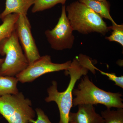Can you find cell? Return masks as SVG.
<instances>
[{
    "mask_svg": "<svg viewBox=\"0 0 123 123\" xmlns=\"http://www.w3.org/2000/svg\"><path fill=\"white\" fill-rule=\"evenodd\" d=\"M95 68L93 61L86 55L80 54L74 59L69 68L66 70V74L70 76L69 83L66 90L60 92L57 90L56 81H53L47 89L48 97L45 100L47 102H55L59 111V123H69V116L73 106V91L77 81L81 77L87 75L89 70L95 74Z\"/></svg>",
    "mask_w": 123,
    "mask_h": 123,
    "instance_id": "6da1fadb",
    "label": "cell"
},
{
    "mask_svg": "<svg viewBox=\"0 0 123 123\" xmlns=\"http://www.w3.org/2000/svg\"><path fill=\"white\" fill-rule=\"evenodd\" d=\"M77 88L74 89L73 106L81 104L104 105L107 108H123V94L105 91L95 85L86 75L82 76Z\"/></svg>",
    "mask_w": 123,
    "mask_h": 123,
    "instance_id": "7a4b0ae2",
    "label": "cell"
},
{
    "mask_svg": "<svg viewBox=\"0 0 123 123\" xmlns=\"http://www.w3.org/2000/svg\"><path fill=\"white\" fill-rule=\"evenodd\" d=\"M66 10L74 31L83 34L96 32L105 35L111 30L102 18L84 3L72 2L66 7Z\"/></svg>",
    "mask_w": 123,
    "mask_h": 123,
    "instance_id": "3957f363",
    "label": "cell"
},
{
    "mask_svg": "<svg viewBox=\"0 0 123 123\" xmlns=\"http://www.w3.org/2000/svg\"><path fill=\"white\" fill-rule=\"evenodd\" d=\"M15 30L0 43V55L6 56L0 69V76H15L29 65Z\"/></svg>",
    "mask_w": 123,
    "mask_h": 123,
    "instance_id": "277c9868",
    "label": "cell"
},
{
    "mask_svg": "<svg viewBox=\"0 0 123 123\" xmlns=\"http://www.w3.org/2000/svg\"><path fill=\"white\" fill-rule=\"evenodd\" d=\"M31 106L22 92L0 97V114L9 123H31L35 116Z\"/></svg>",
    "mask_w": 123,
    "mask_h": 123,
    "instance_id": "5b68a950",
    "label": "cell"
},
{
    "mask_svg": "<svg viewBox=\"0 0 123 123\" xmlns=\"http://www.w3.org/2000/svg\"><path fill=\"white\" fill-rule=\"evenodd\" d=\"M73 30L66 13V6L63 5L61 15L54 29L45 31L46 38L51 47L56 50L71 49L75 40Z\"/></svg>",
    "mask_w": 123,
    "mask_h": 123,
    "instance_id": "8992f818",
    "label": "cell"
},
{
    "mask_svg": "<svg viewBox=\"0 0 123 123\" xmlns=\"http://www.w3.org/2000/svg\"><path fill=\"white\" fill-rule=\"evenodd\" d=\"M71 62V61H68L63 63H55L52 62L50 55H45L29 64L26 68L15 77L21 83L31 82L48 73L67 70Z\"/></svg>",
    "mask_w": 123,
    "mask_h": 123,
    "instance_id": "52a82bcc",
    "label": "cell"
},
{
    "mask_svg": "<svg viewBox=\"0 0 123 123\" xmlns=\"http://www.w3.org/2000/svg\"><path fill=\"white\" fill-rule=\"evenodd\" d=\"M15 31L29 64L39 58L41 56L32 36L30 23L27 15H19Z\"/></svg>",
    "mask_w": 123,
    "mask_h": 123,
    "instance_id": "ba28073f",
    "label": "cell"
},
{
    "mask_svg": "<svg viewBox=\"0 0 123 123\" xmlns=\"http://www.w3.org/2000/svg\"><path fill=\"white\" fill-rule=\"evenodd\" d=\"M76 112H70L69 123H104L101 116L95 111L93 105L81 104L78 105Z\"/></svg>",
    "mask_w": 123,
    "mask_h": 123,
    "instance_id": "9c48e42d",
    "label": "cell"
},
{
    "mask_svg": "<svg viewBox=\"0 0 123 123\" xmlns=\"http://www.w3.org/2000/svg\"><path fill=\"white\" fill-rule=\"evenodd\" d=\"M35 0H6L5 8L0 14L3 20L7 15L12 13L27 15L30 7L34 4Z\"/></svg>",
    "mask_w": 123,
    "mask_h": 123,
    "instance_id": "30bf717a",
    "label": "cell"
},
{
    "mask_svg": "<svg viewBox=\"0 0 123 123\" xmlns=\"http://www.w3.org/2000/svg\"><path fill=\"white\" fill-rule=\"evenodd\" d=\"M79 1L89 7L102 18H104L110 20L112 25L117 24L110 14L111 5L106 0L102 1L96 0H79Z\"/></svg>",
    "mask_w": 123,
    "mask_h": 123,
    "instance_id": "8fae6325",
    "label": "cell"
},
{
    "mask_svg": "<svg viewBox=\"0 0 123 123\" xmlns=\"http://www.w3.org/2000/svg\"><path fill=\"white\" fill-rule=\"evenodd\" d=\"M19 16L18 14H11L2 20L3 23L0 25V43L3 40L10 36L15 30V25Z\"/></svg>",
    "mask_w": 123,
    "mask_h": 123,
    "instance_id": "7c38bea8",
    "label": "cell"
},
{
    "mask_svg": "<svg viewBox=\"0 0 123 123\" xmlns=\"http://www.w3.org/2000/svg\"><path fill=\"white\" fill-rule=\"evenodd\" d=\"M18 81L16 77L0 76V97L7 94H16L19 92Z\"/></svg>",
    "mask_w": 123,
    "mask_h": 123,
    "instance_id": "4fadbf2b",
    "label": "cell"
},
{
    "mask_svg": "<svg viewBox=\"0 0 123 123\" xmlns=\"http://www.w3.org/2000/svg\"><path fill=\"white\" fill-rule=\"evenodd\" d=\"M101 116L104 123H123V108H117L116 110L107 108L101 112Z\"/></svg>",
    "mask_w": 123,
    "mask_h": 123,
    "instance_id": "5bb4252c",
    "label": "cell"
},
{
    "mask_svg": "<svg viewBox=\"0 0 123 123\" xmlns=\"http://www.w3.org/2000/svg\"><path fill=\"white\" fill-rule=\"evenodd\" d=\"M67 0H35L34 6L31 10L33 13L43 11L51 8L57 5L61 4L65 5Z\"/></svg>",
    "mask_w": 123,
    "mask_h": 123,
    "instance_id": "9a60e30c",
    "label": "cell"
},
{
    "mask_svg": "<svg viewBox=\"0 0 123 123\" xmlns=\"http://www.w3.org/2000/svg\"><path fill=\"white\" fill-rule=\"evenodd\" d=\"M110 30H112L111 35L105 37L106 39L110 42H115L120 43L123 46V25H112L109 26Z\"/></svg>",
    "mask_w": 123,
    "mask_h": 123,
    "instance_id": "2e32d148",
    "label": "cell"
},
{
    "mask_svg": "<svg viewBox=\"0 0 123 123\" xmlns=\"http://www.w3.org/2000/svg\"><path fill=\"white\" fill-rule=\"evenodd\" d=\"M96 70L99 71L102 75H105L108 77L109 80L115 82V85L123 88V76H117L114 73H108L103 72L96 68Z\"/></svg>",
    "mask_w": 123,
    "mask_h": 123,
    "instance_id": "e0dca14e",
    "label": "cell"
},
{
    "mask_svg": "<svg viewBox=\"0 0 123 123\" xmlns=\"http://www.w3.org/2000/svg\"><path fill=\"white\" fill-rule=\"evenodd\" d=\"M36 111L37 116L36 120L34 119L31 121V123H52L49 120L48 117L45 115L44 111L39 108L36 109Z\"/></svg>",
    "mask_w": 123,
    "mask_h": 123,
    "instance_id": "ac0fdd59",
    "label": "cell"
},
{
    "mask_svg": "<svg viewBox=\"0 0 123 123\" xmlns=\"http://www.w3.org/2000/svg\"><path fill=\"white\" fill-rule=\"evenodd\" d=\"M5 58H0V69L1 68V66L4 61Z\"/></svg>",
    "mask_w": 123,
    "mask_h": 123,
    "instance_id": "d6986e66",
    "label": "cell"
},
{
    "mask_svg": "<svg viewBox=\"0 0 123 123\" xmlns=\"http://www.w3.org/2000/svg\"><path fill=\"white\" fill-rule=\"evenodd\" d=\"M96 0L100 1H102L106 0Z\"/></svg>",
    "mask_w": 123,
    "mask_h": 123,
    "instance_id": "ffe728a7",
    "label": "cell"
}]
</instances>
